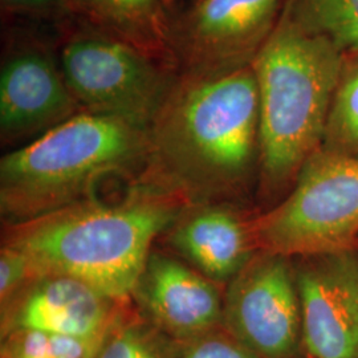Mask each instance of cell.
I'll use <instances>...</instances> for the list:
<instances>
[{"mask_svg": "<svg viewBox=\"0 0 358 358\" xmlns=\"http://www.w3.org/2000/svg\"><path fill=\"white\" fill-rule=\"evenodd\" d=\"M171 345L165 334L127 304L103 334L96 358H171Z\"/></svg>", "mask_w": 358, "mask_h": 358, "instance_id": "obj_15", "label": "cell"}, {"mask_svg": "<svg viewBox=\"0 0 358 358\" xmlns=\"http://www.w3.org/2000/svg\"><path fill=\"white\" fill-rule=\"evenodd\" d=\"M35 275L26 256L1 244L0 251V307L8 303Z\"/></svg>", "mask_w": 358, "mask_h": 358, "instance_id": "obj_20", "label": "cell"}, {"mask_svg": "<svg viewBox=\"0 0 358 358\" xmlns=\"http://www.w3.org/2000/svg\"><path fill=\"white\" fill-rule=\"evenodd\" d=\"M222 327L260 358H306L294 259L257 251L227 282Z\"/></svg>", "mask_w": 358, "mask_h": 358, "instance_id": "obj_7", "label": "cell"}, {"mask_svg": "<svg viewBox=\"0 0 358 358\" xmlns=\"http://www.w3.org/2000/svg\"><path fill=\"white\" fill-rule=\"evenodd\" d=\"M171 358H260L223 327L185 341H173Z\"/></svg>", "mask_w": 358, "mask_h": 358, "instance_id": "obj_19", "label": "cell"}, {"mask_svg": "<svg viewBox=\"0 0 358 358\" xmlns=\"http://www.w3.org/2000/svg\"><path fill=\"white\" fill-rule=\"evenodd\" d=\"M103 337L87 340L41 331H13L1 336V358H96Z\"/></svg>", "mask_w": 358, "mask_h": 358, "instance_id": "obj_17", "label": "cell"}, {"mask_svg": "<svg viewBox=\"0 0 358 358\" xmlns=\"http://www.w3.org/2000/svg\"><path fill=\"white\" fill-rule=\"evenodd\" d=\"M3 10L32 16H62L72 13L69 0H1Z\"/></svg>", "mask_w": 358, "mask_h": 358, "instance_id": "obj_21", "label": "cell"}, {"mask_svg": "<svg viewBox=\"0 0 358 358\" xmlns=\"http://www.w3.org/2000/svg\"><path fill=\"white\" fill-rule=\"evenodd\" d=\"M282 0H192L171 16L169 51L179 75H217L254 62Z\"/></svg>", "mask_w": 358, "mask_h": 358, "instance_id": "obj_8", "label": "cell"}, {"mask_svg": "<svg viewBox=\"0 0 358 358\" xmlns=\"http://www.w3.org/2000/svg\"><path fill=\"white\" fill-rule=\"evenodd\" d=\"M167 234L171 248L217 284L230 282L257 252L250 222L222 206L187 207Z\"/></svg>", "mask_w": 358, "mask_h": 358, "instance_id": "obj_13", "label": "cell"}, {"mask_svg": "<svg viewBox=\"0 0 358 358\" xmlns=\"http://www.w3.org/2000/svg\"><path fill=\"white\" fill-rule=\"evenodd\" d=\"M88 26L129 41L173 64L169 0H69ZM174 65V64H173Z\"/></svg>", "mask_w": 358, "mask_h": 358, "instance_id": "obj_14", "label": "cell"}, {"mask_svg": "<svg viewBox=\"0 0 358 358\" xmlns=\"http://www.w3.org/2000/svg\"><path fill=\"white\" fill-rule=\"evenodd\" d=\"M131 300L142 317L171 341H185L222 327L219 284L164 252H150Z\"/></svg>", "mask_w": 358, "mask_h": 358, "instance_id": "obj_12", "label": "cell"}, {"mask_svg": "<svg viewBox=\"0 0 358 358\" xmlns=\"http://www.w3.org/2000/svg\"><path fill=\"white\" fill-rule=\"evenodd\" d=\"M187 207L177 194L142 177L118 202L90 196L7 224L1 244L26 256L35 275H68L130 303L154 239L170 230Z\"/></svg>", "mask_w": 358, "mask_h": 358, "instance_id": "obj_2", "label": "cell"}, {"mask_svg": "<svg viewBox=\"0 0 358 358\" xmlns=\"http://www.w3.org/2000/svg\"><path fill=\"white\" fill-rule=\"evenodd\" d=\"M143 176L207 205L239 187L259 155V92L252 65L179 75L148 128Z\"/></svg>", "mask_w": 358, "mask_h": 358, "instance_id": "obj_1", "label": "cell"}, {"mask_svg": "<svg viewBox=\"0 0 358 358\" xmlns=\"http://www.w3.org/2000/svg\"><path fill=\"white\" fill-rule=\"evenodd\" d=\"M257 251L291 259L356 248L358 157L320 148L279 205L250 222Z\"/></svg>", "mask_w": 358, "mask_h": 358, "instance_id": "obj_5", "label": "cell"}, {"mask_svg": "<svg viewBox=\"0 0 358 358\" xmlns=\"http://www.w3.org/2000/svg\"><path fill=\"white\" fill-rule=\"evenodd\" d=\"M285 11L341 51L358 50V0H294Z\"/></svg>", "mask_w": 358, "mask_h": 358, "instance_id": "obj_16", "label": "cell"}, {"mask_svg": "<svg viewBox=\"0 0 358 358\" xmlns=\"http://www.w3.org/2000/svg\"><path fill=\"white\" fill-rule=\"evenodd\" d=\"M148 161V131L113 115L81 112L0 161V210L8 224L90 198L109 176Z\"/></svg>", "mask_w": 358, "mask_h": 358, "instance_id": "obj_4", "label": "cell"}, {"mask_svg": "<svg viewBox=\"0 0 358 358\" xmlns=\"http://www.w3.org/2000/svg\"><path fill=\"white\" fill-rule=\"evenodd\" d=\"M57 56L84 112L146 130L179 76L170 62L88 24L68 35Z\"/></svg>", "mask_w": 358, "mask_h": 358, "instance_id": "obj_6", "label": "cell"}, {"mask_svg": "<svg viewBox=\"0 0 358 358\" xmlns=\"http://www.w3.org/2000/svg\"><path fill=\"white\" fill-rule=\"evenodd\" d=\"M127 304L76 278L40 273L1 306V336L27 329L97 340Z\"/></svg>", "mask_w": 358, "mask_h": 358, "instance_id": "obj_11", "label": "cell"}, {"mask_svg": "<svg viewBox=\"0 0 358 358\" xmlns=\"http://www.w3.org/2000/svg\"><path fill=\"white\" fill-rule=\"evenodd\" d=\"M81 112L59 56L48 47L31 41L7 52L0 69L3 143L34 141Z\"/></svg>", "mask_w": 358, "mask_h": 358, "instance_id": "obj_10", "label": "cell"}, {"mask_svg": "<svg viewBox=\"0 0 358 358\" xmlns=\"http://www.w3.org/2000/svg\"><path fill=\"white\" fill-rule=\"evenodd\" d=\"M259 92V162L267 194L294 182L324 140L341 81V50L284 13L251 63Z\"/></svg>", "mask_w": 358, "mask_h": 358, "instance_id": "obj_3", "label": "cell"}, {"mask_svg": "<svg viewBox=\"0 0 358 358\" xmlns=\"http://www.w3.org/2000/svg\"><path fill=\"white\" fill-rule=\"evenodd\" d=\"M321 148L334 153L358 157V66L341 77Z\"/></svg>", "mask_w": 358, "mask_h": 358, "instance_id": "obj_18", "label": "cell"}, {"mask_svg": "<svg viewBox=\"0 0 358 358\" xmlns=\"http://www.w3.org/2000/svg\"><path fill=\"white\" fill-rule=\"evenodd\" d=\"M306 358H358V250L294 257Z\"/></svg>", "mask_w": 358, "mask_h": 358, "instance_id": "obj_9", "label": "cell"}]
</instances>
